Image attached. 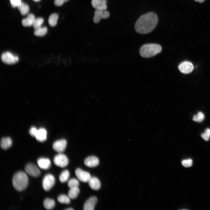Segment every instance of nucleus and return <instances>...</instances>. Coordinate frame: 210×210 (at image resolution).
I'll use <instances>...</instances> for the list:
<instances>
[{"instance_id":"obj_1","label":"nucleus","mask_w":210,"mask_h":210,"mask_svg":"<svg viewBox=\"0 0 210 210\" xmlns=\"http://www.w3.org/2000/svg\"><path fill=\"white\" fill-rule=\"evenodd\" d=\"M158 22L157 14L150 12L141 15L137 20L134 25L135 31L141 34L149 33L156 27Z\"/></svg>"},{"instance_id":"obj_2","label":"nucleus","mask_w":210,"mask_h":210,"mask_svg":"<svg viewBox=\"0 0 210 210\" xmlns=\"http://www.w3.org/2000/svg\"><path fill=\"white\" fill-rule=\"evenodd\" d=\"M28 179L26 174L23 172L16 173L12 179V184L13 187L17 190L22 191L27 187Z\"/></svg>"},{"instance_id":"obj_3","label":"nucleus","mask_w":210,"mask_h":210,"mask_svg":"<svg viewBox=\"0 0 210 210\" xmlns=\"http://www.w3.org/2000/svg\"><path fill=\"white\" fill-rule=\"evenodd\" d=\"M162 50L161 46L154 43H148L143 45L140 48L139 53L144 57H152L160 53Z\"/></svg>"},{"instance_id":"obj_4","label":"nucleus","mask_w":210,"mask_h":210,"mask_svg":"<svg viewBox=\"0 0 210 210\" xmlns=\"http://www.w3.org/2000/svg\"><path fill=\"white\" fill-rule=\"evenodd\" d=\"M55 179L54 176L51 174L46 175L43 179L42 186L44 190L48 191L54 186Z\"/></svg>"},{"instance_id":"obj_5","label":"nucleus","mask_w":210,"mask_h":210,"mask_svg":"<svg viewBox=\"0 0 210 210\" xmlns=\"http://www.w3.org/2000/svg\"><path fill=\"white\" fill-rule=\"evenodd\" d=\"M53 161L56 165L61 167H66L69 163V160L66 156L62 153L55 155Z\"/></svg>"},{"instance_id":"obj_6","label":"nucleus","mask_w":210,"mask_h":210,"mask_svg":"<svg viewBox=\"0 0 210 210\" xmlns=\"http://www.w3.org/2000/svg\"><path fill=\"white\" fill-rule=\"evenodd\" d=\"M1 58L3 62L9 64H15L19 60L17 56L14 55L8 52L3 53L1 55Z\"/></svg>"},{"instance_id":"obj_7","label":"nucleus","mask_w":210,"mask_h":210,"mask_svg":"<svg viewBox=\"0 0 210 210\" xmlns=\"http://www.w3.org/2000/svg\"><path fill=\"white\" fill-rule=\"evenodd\" d=\"M24 169L25 172L32 176L37 177L40 174V171L39 169L33 164H27L25 166Z\"/></svg>"},{"instance_id":"obj_8","label":"nucleus","mask_w":210,"mask_h":210,"mask_svg":"<svg viewBox=\"0 0 210 210\" xmlns=\"http://www.w3.org/2000/svg\"><path fill=\"white\" fill-rule=\"evenodd\" d=\"M109 16V12L105 10L96 9L94 13L93 20L94 23L99 22L102 18H108Z\"/></svg>"},{"instance_id":"obj_9","label":"nucleus","mask_w":210,"mask_h":210,"mask_svg":"<svg viewBox=\"0 0 210 210\" xmlns=\"http://www.w3.org/2000/svg\"><path fill=\"white\" fill-rule=\"evenodd\" d=\"M75 174L78 179L83 182H88L91 177L89 173L79 168L76 170Z\"/></svg>"},{"instance_id":"obj_10","label":"nucleus","mask_w":210,"mask_h":210,"mask_svg":"<svg viewBox=\"0 0 210 210\" xmlns=\"http://www.w3.org/2000/svg\"><path fill=\"white\" fill-rule=\"evenodd\" d=\"M66 144L67 142L65 139H60L54 142L52 145V148L55 151L61 153L65 150Z\"/></svg>"},{"instance_id":"obj_11","label":"nucleus","mask_w":210,"mask_h":210,"mask_svg":"<svg viewBox=\"0 0 210 210\" xmlns=\"http://www.w3.org/2000/svg\"><path fill=\"white\" fill-rule=\"evenodd\" d=\"M178 68L181 73L185 74H188L193 70V66L191 62L188 61H184L179 65Z\"/></svg>"},{"instance_id":"obj_12","label":"nucleus","mask_w":210,"mask_h":210,"mask_svg":"<svg viewBox=\"0 0 210 210\" xmlns=\"http://www.w3.org/2000/svg\"><path fill=\"white\" fill-rule=\"evenodd\" d=\"M99 163L98 158L95 156H90L87 157L84 161V164L86 166L93 167L97 166Z\"/></svg>"},{"instance_id":"obj_13","label":"nucleus","mask_w":210,"mask_h":210,"mask_svg":"<svg viewBox=\"0 0 210 210\" xmlns=\"http://www.w3.org/2000/svg\"><path fill=\"white\" fill-rule=\"evenodd\" d=\"M97 200V198L93 196L90 197L85 203L83 206V209L94 210Z\"/></svg>"},{"instance_id":"obj_14","label":"nucleus","mask_w":210,"mask_h":210,"mask_svg":"<svg viewBox=\"0 0 210 210\" xmlns=\"http://www.w3.org/2000/svg\"><path fill=\"white\" fill-rule=\"evenodd\" d=\"M106 0H92L91 4L96 9L105 10L107 8Z\"/></svg>"},{"instance_id":"obj_15","label":"nucleus","mask_w":210,"mask_h":210,"mask_svg":"<svg viewBox=\"0 0 210 210\" xmlns=\"http://www.w3.org/2000/svg\"><path fill=\"white\" fill-rule=\"evenodd\" d=\"M37 162L39 167L43 169H47L51 166L50 161L47 158H40L37 160Z\"/></svg>"},{"instance_id":"obj_16","label":"nucleus","mask_w":210,"mask_h":210,"mask_svg":"<svg viewBox=\"0 0 210 210\" xmlns=\"http://www.w3.org/2000/svg\"><path fill=\"white\" fill-rule=\"evenodd\" d=\"M88 182L90 188L93 190H97L100 188V182L96 177H91Z\"/></svg>"},{"instance_id":"obj_17","label":"nucleus","mask_w":210,"mask_h":210,"mask_svg":"<svg viewBox=\"0 0 210 210\" xmlns=\"http://www.w3.org/2000/svg\"><path fill=\"white\" fill-rule=\"evenodd\" d=\"M47 132L44 128H41L38 130L35 136L36 140L40 142H43L47 139Z\"/></svg>"},{"instance_id":"obj_18","label":"nucleus","mask_w":210,"mask_h":210,"mask_svg":"<svg viewBox=\"0 0 210 210\" xmlns=\"http://www.w3.org/2000/svg\"><path fill=\"white\" fill-rule=\"evenodd\" d=\"M35 19L33 14H29L28 15L27 18L22 20V24L24 27L31 26L33 25Z\"/></svg>"},{"instance_id":"obj_19","label":"nucleus","mask_w":210,"mask_h":210,"mask_svg":"<svg viewBox=\"0 0 210 210\" xmlns=\"http://www.w3.org/2000/svg\"><path fill=\"white\" fill-rule=\"evenodd\" d=\"M12 143V141L10 137L3 138L1 141V147L4 149H7L11 146Z\"/></svg>"},{"instance_id":"obj_20","label":"nucleus","mask_w":210,"mask_h":210,"mask_svg":"<svg viewBox=\"0 0 210 210\" xmlns=\"http://www.w3.org/2000/svg\"><path fill=\"white\" fill-rule=\"evenodd\" d=\"M43 205L46 209L50 210L54 208L55 205V202L53 199L46 198L43 202Z\"/></svg>"},{"instance_id":"obj_21","label":"nucleus","mask_w":210,"mask_h":210,"mask_svg":"<svg viewBox=\"0 0 210 210\" xmlns=\"http://www.w3.org/2000/svg\"><path fill=\"white\" fill-rule=\"evenodd\" d=\"M18 8L21 14L22 15L27 14L29 11V9L28 6L24 3H21L18 6Z\"/></svg>"},{"instance_id":"obj_22","label":"nucleus","mask_w":210,"mask_h":210,"mask_svg":"<svg viewBox=\"0 0 210 210\" xmlns=\"http://www.w3.org/2000/svg\"><path fill=\"white\" fill-rule=\"evenodd\" d=\"M58 18V15L56 13L51 15L48 19V22L49 25L51 27L55 26L57 24Z\"/></svg>"},{"instance_id":"obj_23","label":"nucleus","mask_w":210,"mask_h":210,"mask_svg":"<svg viewBox=\"0 0 210 210\" xmlns=\"http://www.w3.org/2000/svg\"><path fill=\"white\" fill-rule=\"evenodd\" d=\"M80 192V190L78 187L70 189L68 192V196L70 198L74 199L78 195Z\"/></svg>"},{"instance_id":"obj_24","label":"nucleus","mask_w":210,"mask_h":210,"mask_svg":"<svg viewBox=\"0 0 210 210\" xmlns=\"http://www.w3.org/2000/svg\"><path fill=\"white\" fill-rule=\"evenodd\" d=\"M47 32V28L46 27H41L35 29L34 32V34L36 36H42L45 35Z\"/></svg>"},{"instance_id":"obj_25","label":"nucleus","mask_w":210,"mask_h":210,"mask_svg":"<svg viewBox=\"0 0 210 210\" xmlns=\"http://www.w3.org/2000/svg\"><path fill=\"white\" fill-rule=\"evenodd\" d=\"M69 176V172L67 170H65L60 174L59 177V180L61 182L64 183L67 180Z\"/></svg>"},{"instance_id":"obj_26","label":"nucleus","mask_w":210,"mask_h":210,"mask_svg":"<svg viewBox=\"0 0 210 210\" xmlns=\"http://www.w3.org/2000/svg\"><path fill=\"white\" fill-rule=\"evenodd\" d=\"M57 199L58 201L61 203L68 204L70 202V198L68 196L64 194L59 195Z\"/></svg>"},{"instance_id":"obj_27","label":"nucleus","mask_w":210,"mask_h":210,"mask_svg":"<svg viewBox=\"0 0 210 210\" xmlns=\"http://www.w3.org/2000/svg\"><path fill=\"white\" fill-rule=\"evenodd\" d=\"M68 185L70 189L78 187L79 182L76 179L72 178L69 181Z\"/></svg>"},{"instance_id":"obj_28","label":"nucleus","mask_w":210,"mask_h":210,"mask_svg":"<svg viewBox=\"0 0 210 210\" xmlns=\"http://www.w3.org/2000/svg\"><path fill=\"white\" fill-rule=\"evenodd\" d=\"M43 22V19L42 18H39L36 19L33 24V28L35 30L41 27Z\"/></svg>"},{"instance_id":"obj_29","label":"nucleus","mask_w":210,"mask_h":210,"mask_svg":"<svg viewBox=\"0 0 210 210\" xmlns=\"http://www.w3.org/2000/svg\"><path fill=\"white\" fill-rule=\"evenodd\" d=\"M204 114L201 112H199L197 115H195L192 118L193 121L197 122H201L204 119Z\"/></svg>"},{"instance_id":"obj_30","label":"nucleus","mask_w":210,"mask_h":210,"mask_svg":"<svg viewBox=\"0 0 210 210\" xmlns=\"http://www.w3.org/2000/svg\"><path fill=\"white\" fill-rule=\"evenodd\" d=\"M201 136L204 140L208 141L210 137V129L209 128H206L204 132L201 134Z\"/></svg>"},{"instance_id":"obj_31","label":"nucleus","mask_w":210,"mask_h":210,"mask_svg":"<svg viewBox=\"0 0 210 210\" xmlns=\"http://www.w3.org/2000/svg\"><path fill=\"white\" fill-rule=\"evenodd\" d=\"M182 164L185 167H189L191 166L192 164V160L189 159L184 160L182 161Z\"/></svg>"},{"instance_id":"obj_32","label":"nucleus","mask_w":210,"mask_h":210,"mask_svg":"<svg viewBox=\"0 0 210 210\" xmlns=\"http://www.w3.org/2000/svg\"><path fill=\"white\" fill-rule=\"evenodd\" d=\"M11 4L13 7H18L22 3L21 0H10Z\"/></svg>"},{"instance_id":"obj_33","label":"nucleus","mask_w":210,"mask_h":210,"mask_svg":"<svg viewBox=\"0 0 210 210\" xmlns=\"http://www.w3.org/2000/svg\"><path fill=\"white\" fill-rule=\"evenodd\" d=\"M38 130L36 127H32L30 129L29 133L32 136L35 137Z\"/></svg>"},{"instance_id":"obj_34","label":"nucleus","mask_w":210,"mask_h":210,"mask_svg":"<svg viewBox=\"0 0 210 210\" xmlns=\"http://www.w3.org/2000/svg\"><path fill=\"white\" fill-rule=\"evenodd\" d=\"M69 0H55L54 2V4L57 6H60L62 5L63 4L69 1Z\"/></svg>"},{"instance_id":"obj_35","label":"nucleus","mask_w":210,"mask_h":210,"mask_svg":"<svg viewBox=\"0 0 210 210\" xmlns=\"http://www.w3.org/2000/svg\"><path fill=\"white\" fill-rule=\"evenodd\" d=\"M195 1L197 2H199L200 3H202L205 0H194Z\"/></svg>"},{"instance_id":"obj_36","label":"nucleus","mask_w":210,"mask_h":210,"mask_svg":"<svg viewBox=\"0 0 210 210\" xmlns=\"http://www.w3.org/2000/svg\"><path fill=\"white\" fill-rule=\"evenodd\" d=\"M66 210H74V209L72 208H69V209H67Z\"/></svg>"},{"instance_id":"obj_37","label":"nucleus","mask_w":210,"mask_h":210,"mask_svg":"<svg viewBox=\"0 0 210 210\" xmlns=\"http://www.w3.org/2000/svg\"><path fill=\"white\" fill-rule=\"evenodd\" d=\"M33 0L35 2H38V1H40L41 0Z\"/></svg>"}]
</instances>
